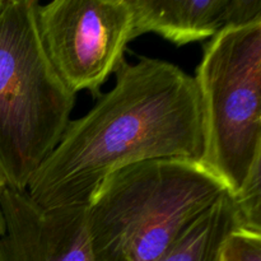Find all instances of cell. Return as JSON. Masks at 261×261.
I'll use <instances>...</instances> for the list:
<instances>
[{"label": "cell", "instance_id": "10", "mask_svg": "<svg viewBox=\"0 0 261 261\" xmlns=\"http://www.w3.org/2000/svg\"><path fill=\"white\" fill-rule=\"evenodd\" d=\"M223 261H261V232L236 228L224 241Z\"/></svg>", "mask_w": 261, "mask_h": 261}, {"label": "cell", "instance_id": "4", "mask_svg": "<svg viewBox=\"0 0 261 261\" xmlns=\"http://www.w3.org/2000/svg\"><path fill=\"white\" fill-rule=\"evenodd\" d=\"M194 79L203 119L199 161L233 198L261 168V19L205 43Z\"/></svg>", "mask_w": 261, "mask_h": 261}, {"label": "cell", "instance_id": "6", "mask_svg": "<svg viewBox=\"0 0 261 261\" xmlns=\"http://www.w3.org/2000/svg\"><path fill=\"white\" fill-rule=\"evenodd\" d=\"M0 261H94L87 208H42L27 193L5 189Z\"/></svg>", "mask_w": 261, "mask_h": 261}, {"label": "cell", "instance_id": "11", "mask_svg": "<svg viewBox=\"0 0 261 261\" xmlns=\"http://www.w3.org/2000/svg\"><path fill=\"white\" fill-rule=\"evenodd\" d=\"M5 189H7V185H5L4 180H3V177L0 176V236L4 233V217H3V211H2V196Z\"/></svg>", "mask_w": 261, "mask_h": 261}, {"label": "cell", "instance_id": "9", "mask_svg": "<svg viewBox=\"0 0 261 261\" xmlns=\"http://www.w3.org/2000/svg\"><path fill=\"white\" fill-rule=\"evenodd\" d=\"M261 168H257L245 184L244 189L233 196L240 228L261 232Z\"/></svg>", "mask_w": 261, "mask_h": 261}, {"label": "cell", "instance_id": "13", "mask_svg": "<svg viewBox=\"0 0 261 261\" xmlns=\"http://www.w3.org/2000/svg\"><path fill=\"white\" fill-rule=\"evenodd\" d=\"M222 261H223V260H222Z\"/></svg>", "mask_w": 261, "mask_h": 261}, {"label": "cell", "instance_id": "5", "mask_svg": "<svg viewBox=\"0 0 261 261\" xmlns=\"http://www.w3.org/2000/svg\"><path fill=\"white\" fill-rule=\"evenodd\" d=\"M47 58L73 93L101 97L107 78L124 60L132 41L129 0H55L37 7Z\"/></svg>", "mask_w": 261, "mask_h": 261}, {"label": "cell", "instance_id": "2", "mask_svg": "<svg viewBox=\"0 0 261 261\" xmlns=\"http://www.w3.org/2000/svg\"><path fill=\"white\" fill-rule=\"evenodd\" d=\"M227 193L193 158L145 161L116 171L86 205L94 261H160Z\"/></svg>", "mask_w": 261, "mask_h": 261}, {"label": "cell", "instance_id": "12", "mask_svg": "<svg viewBox=\"0 0 261 261\" xmlns=\"http://www.w3.org/2000/svg\"><path fill=\"white\" fill-rule=\"evenodd\" d=\"M0 3H2V0H0Z\"/></svg>", "mask_w": 261, "mask_h": 261}, {"label": "cell", "instance_id": "3", "mask_svg": "<svg viewBox=\"0 0 261 261\" xmlns=\"http://www.w3.org/2000/svg\"><path fill=\"white\" fill-rule=\"evenodd\" d=\"M37 7L0 3V176L20 193L60 142L75 105L43 47Z\"/></svg>", "mask_w": 261, "mask_h": 261}, {"label": "cell", "instance_id": "7", "mask_svg": "<svg viewBox=\"0 0 261 261\" xmlns=\"http://www.w3.org/2000/svg\"><path fill=\"white\" fill-rule=\"evenodd\" d=\"M132 41L155 33L176 46L214 37L224 28L261 19V0H129Z\"/></svg>", "mask_w": 261, "mask_h": 261}, {"label": "cell", "instance_id": "8", "mask_svg": "<svg viewBox=\"0 0 261 261\" xmlns=\"http://www.w3.org/2000/svg\"><path fill=\"white\" fill-rule=\"evenodd\" d=\"M240 228L233 198L224 194L201 216L160 261H222L227 237Z\"/></svg>", "mask_w": 261, "mask_h": 261}, {"label": "cell", "instance_id": "1", "mask_svg": "<svg viewBox=\"0 0 261 261\" xmlns=\"http://www.w3.org/2000/svg\"><path fill=\"white\" fill-rule=\"evenodd\" d=\"M114 74L111 91L69 122L28 184L25 193L42 208L87 205L110 175L135 163L200 158L203 119L194 76L148 56L134 64L124 59Z\"/></svg>", "mask_w": 261, "mask_h": 261}]
</instances>
